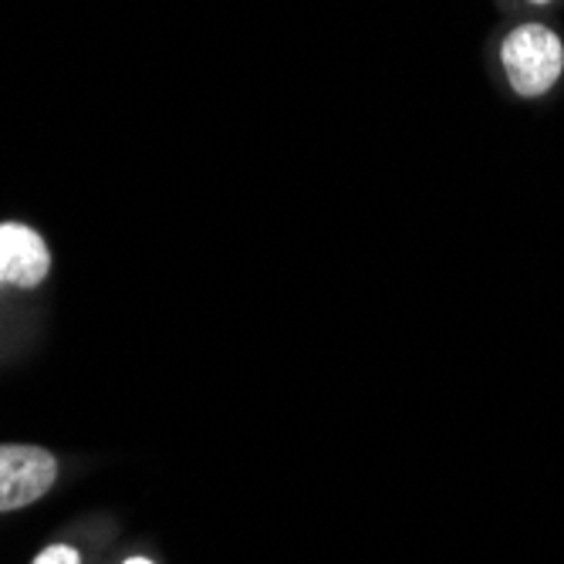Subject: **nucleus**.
<instances>
[{
	"label": "nucleus",
	"instance_id": "f03ea898",
	"mask_svg": "<svg viewBox=\"0 0 564 564\" xmlns=\"http://www.w3.org/2000/svg\"><path fill=\"white\" fill-rule=\"evenodd\" d=\"M58 477V459L44 446L4 443L0 446V514L41 500Z\"/></svg>",
	"mask_w": 564,
	"mask_h": 564
},
{
	"label": "nucleus",
	"instance_id": "39448f33",
	"mask_svg": "<svg viewBox=\"0 0 564 564\" xmlns=\"http://www.w3.org/2000/svg\"><path fill=\"white\" fill-rule=\"evenodd\" d=\"M126 564H152V561H145V557H129Z\"/></svg>",
	"mask_w": 564,
	"mask_h": 564
},
{
	"label": "nucleus",
	"instance_id": "7ed1b4c3",
	"mask_svg": "<svg viewBox=\"0 0 564 564\" xmlns=\"http://www.w3.org/2000/svg\"><path fill=\"white\" fill-rule=\"evenodd\" d=\"M51 271L44 240L24 224H0V284L37 288Z\"/></svg>",
	"mask_w": 564,
	"mask_h": 564
},
{
	"label": "nucleus",
	"instance_id": "423d86ee",
	"mask_svg": "<svg viewBox=\"0 0 564 564\" xmlns=\"http://www.w3.org/2000/svg\"><path fill=\"white\" fill-rule=\"evenodd\" d=\"M531 4H551V0H531Z\"/></svg>",
	"mask_w": 564,
	"mask_h": 564
},
{
	"label": "nucleus",
	"instance_id": "f257e3e1",
	"mask_svg": "<svg viewBox=\"0 0 564 564\" xmlns=\"http://www.w3.org/2000/svg\"><path fill=\"white\" fill-rule=\"evenodd\" d=\"M500 62L510 88L524 98H538L561 78L564 44L544 24H521L503 37Z\"/></svg>",
	"mask_w": 564,
	"mask_h": 564
},
{
	"label": "nucleus",
	"instance_id": "20e7f679",
	"mask_svg": "<svg viewBox=\"0 0 564 564\" xmlns=\"http://www.w3.org/2000/svg\"><path fill=\"white\" fill-rule=\"evenodd\" d=\"M34 564H82V557H78V551L68 547V544H51V547H44V551L34 557Z\"/></svg>",
	"mask_w": 564,
	"mask_h": 564
}]
</instances>
